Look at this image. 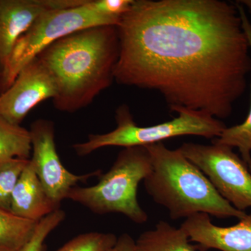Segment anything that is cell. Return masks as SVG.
Wrapping results in <instances>:
<instances>
[{"label": "cell", "instance_id": "6da1fadb", "mask_svg": "<svg viewBox=\"0 0 251 251\" xmlns=\"http://www.w3.org/2000/svg\"><path fill=\"white\" fill-rule=\"evenodd\" d=\"M120 85L156 90L172 111L232 115L251 74V50L236 3L133 0L117 25Z\"/></svg>", "mask_w": 251, "mask_h": 251}, {"label": "cell", "instance_id": "7a4b0ae2", "mask_svg": "<svg viewBox=\"0 0 251 251\" xmlns=\"http://www.w3.org/2000/svg\"><path fill=\"white\" fill-rule=\"evenodd\" d=\"M120 54L117 26L81 29L51 44L37 58L57 85L54 108L74 113L112 85Z\"/></svg>", "mask_w": 251, "mask_h": 251}, {"label": "cell", "instance_id": "3957f363", "mask_svg": "<svg viewBox=\"0 0 251 251\" xmlns=\"http://www.w3.org/2000/svg\"><path fill=\"white\" fill-rule=\"evenodd\" d=\"M145 148L151 171L144 186L155 202L168 209L171 219H187L200 213L219 219H241L247 215L221 197L204 173L178 149L170 150L162 143Z\"/></svg>", "mask_w": 251, "mask_h": 251}, {"label": "cell", "instance_id": "277c9868", "mask_svg": "<svg viewBox=\"0 0 251 251\" xmlns=\"http://www.w3.org/2000/svg\"><path fill=\"white\" fill-rule=\"evenodd\" d=\"M151 171L145 147L124 148L110 169L99 175L98 182L88 187L75 186L67 200L78 203L94 214H123L132 222L143 224L148 215L138 201V186Z\"/></svg>", "mask_w": 251, "mask_h": 251}, {"label": "cell", "instance_id": "5b68a950", "mask_svg": "<svg viewBox=\"0 0 251 251\" xmlns=\"http://www.w3.org/2000/svg\"><path fill=\"white\" fill-rule=\"evenodd\" d=\"M173 111L179 115L171 121L141 126L133 120L128 107L122 105L115 113V129L103 134H90L83 143L74 144L73 149L77 156H85L106 147H146L184 135L215 139L227 127L219 119L204 112L186 108H176Z\"/></svg>", "mask_w": 251, "mask_h": 251}, {"label": "cell", "instance_id": "8992f818", "mask_svg": "<svg viewBox=\"0 0 251 251\" xmlns=\"http://www.w3.org/2000/svg\"><path fill=\"white\" fill-rule=\"evenodd\" d=\"M72 9L50 10L41 15L18 41L0 77V95L9 88L23 68L56 41L81 29L115 25L112 20L91 10L87 3Z\"/></svg>", "mask_w": 251, "mask_h": 251}, {"label": "cell", "instance_id": "52a82bcc", "mask_svg": "<svg viewBox=\"0 0 251 251\" xmlns=\"http://www.w3.org/2000/svg\"><path fill=\"white\" fill-rule=\"evenodd\" d=\"M178 150L231 205L241 211L251 207V171L232 148L216 143H184Z\"/></svg>", "mask_w": 251, "mask_h": 251}, {"label": "cell", "instance_id": "ba28073f", "mask_svg": "<svg viewBox=\"0 0 251 251\" xmlns=\"http://www.w3.org/2000/svg\"><path fill=\"white\" fill-rule=\"evenodd\" d=\"M31 141L30 161L48 196L57 207L67 199L71 190L80 182L99 176L98 170L84 175H75L62 164L55 144V127L53 122L39 119L29 129Z\"/></svg>", "mask_w": 251, "mask_h": 251}, {"label": "cell", "instance_id": "9c48e42d", "mask_svg": "<svg viewBox=\"0 0 251 251\" xmlns=\"http://www.w3.org/2000/svg\"><path fill=\"white\" fill-rule=\"evenodd\" d=\"M57 85L37 57L23 68L12 85L0 95V116L21 125L29 112L47 99H53Z\"/></svg>", "mask_w": 251, "mask_h": 251}, {"label": "cell", "instance_id": "30bf717a", "mask_svg": "<svg viewBox=\"0 0 251 251\" xmlns=\"http://www.w3.org/2000/svg\"><path fill=\"white\" fill-rule=\"evenodd\" d=\"M75 5L74 0H0V77L18 41L41 14Z\"/></svg>", "mask_w": 251, "mask_h": 251}, {"label": "cell", "instance_id": "8fae6325", "mask_svg": "<svg viewBox=\"0 0 251 251\" xmlns=\"http://www.w3.org/2000/svg\"><path fill=\"white\" fill-rule=\"evenodd\" d=\"M239 220L234 226L221 227L211 222L210 216L200 213L186 219L180 227L199 251H251V214Z\"/></svg>", "mask_w": 251, "mask_h": 251}, {"label": "cell", "instance_id": "7c38bea8", "mask_svg": "<svg viewBox=\"0 0 251 251\" xmlns=\"http://www.w3.org/2000/svg\"><path fill=\"white\" fill-rule=\"evenodd\" d=\"M59 209L48 196L29 159L14 188L10 211L19 217L38 222Z\"/></svg>", "mask_w": 251, "mask_h": 251}, {"label": "cell", "instance_id": "4fadbf2b", "mask_svg": "<svg viewBox=\"0 0 251 251\" xmlns=\"http://www.w3.org/2000/svg\"><path fill=\"white\" fill-rule=\"evenodd\" d=\"M187 234L181 227L177 228L161 221L154 229L145 231L135 240V251H198Z\"/></svg>", "mask_w": 251, "mask_h": 251}, {"label": "cell", "instance_id": "5bb4252c", "mask_svg": "<svg viewBox=\"0 0 251 251\" xmlns=\"http://www.w3.org/2000/svg\"><path fill=\"white\" fill-rule=\"evenodd\" d=\"M236 5L242 18L243 27L249 39L251 50V22L246 14L244 6L238 2ZM212 143L226 145L232 149L237 148L241 158L251 171V92L250 110L245 121L241 125L226 127L219 138L213 139Z\"/></svg>", "mask_w": 251, "mask_h": 251}, {"label": "cell", "instance_id": "9a60e30c", "mask_svg": "<svg viewBox=\"0 0 251 251\" xmlns=\"http://www.w3.org/2000/svg\"><path fill=\"white\" fill-rule=\"evenodd\" d=\"M38 222L0 208V251H21L30 239Z\"/></svg>", "mask_w": 251, "mask_h": 251}, {"label": "cell", "instance_id": "2e32d148", "mask_svg": "<svg viewBox=\"0 0 251 251\" xmlns=\"http://www.w3.org/2000/svg\"><path fill=\"white\" fill-rule=\"evenodd\" d=\"M29 130L0 116V163L14 158L30 159Z\"/></svg>", "mask_w": 251, "mask_h": 251}, {"label": "cell", "instance_id": "e0dca14e", "mask_svg": "<svg viewBox=\"0 0 251 251\" xmlns=\"http://www.w3.org/2000/svg\"><path fill=\"white\" fill-rule=\"evenodd\" d=\"M29 162L14 158L0 163V208L10 211L14 188Z\"/></svg>", "mask_w": 251, "mask_h": 251}, {"label": "cell", "instance_id": "ac0fdd59", "mask_svg": "<svg viewBox=\"0 0 251 251\" xmlns=\"http://www.w3.org/2000/svg\"><path fill=\"white\" fill-rule=\"evenodd\" d=\"M113 233L90 232L79 234L54 251H108L116 244Z\"/></svg>", "mask_w": 251, "mask_h": 251}, {"label": "cell", "instance_id": "d6986e66", "mask_svg": "<svg viewBox=\"0 0 251 251\" xmlns=\"http://www.w3.org/2000/svg\"><path fill=\"white\" fill-rule=\"evenodd\" d=\"M65 211L57 209L36 224L34 233L21 251H46V240L66 219Z\"/></svg>", "mask_w": 251, "mask_h": 251}, {"label": "cell", "instance_id": "ffe728a7", "mask_svg": "<svg viewBox=\"0 0 251 251\" xmlns=\"http://www.w3.org/2000/svg\"><path fill=\"white\" fill-rule=\"evenodd\" d=\"M133 0H88L87 6L94 12L109 18L117 25L124 15L129 11Z\"/></svg>", "mask_w": 251, "mask_h": 251}, {"label": "cell", "instance_id": "44dd1931", "mask_svg": "<svg viewBox=\"0 0 251 251\" xmlns=\"http://www.w3.org/2000/svg\"><path fill=\"white\" fill-rule=\"evenodd\" d=\"M108 251H135V240L127 233L117 238L116 244Z\"/></svg>", "mask_w": 251, "mask_h": 251}]
</instances>
